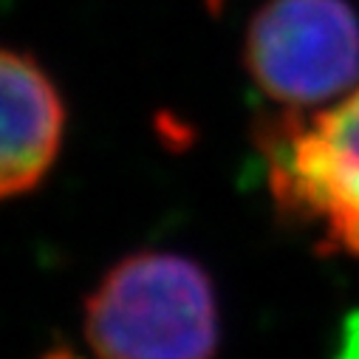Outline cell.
<instances>
[{
	"instance_id": "obj_1",
	"label": "cell",
	"mask_w": 359,
	"mask_h": 359,
	"mask_svg": "<svg viewBox=\"0 0 359 359\" xmlns=\"http://www.w3.org/2000/svg\"><path fill=\"white\" fill-rule=\"evenodd\" d=\"M85 337L100 359H212L218 317L210 278L178 255L125 257L88 297Z\"/></svg>"
},
{
	"instance_id": "obj_3",
	"label": "cell",
	"mask_w": 359,
	"mask_h": 359,
	"mask_svg": "<svg viewBox=\"0 0 359 359\" xmlns=\"http://www.w3.org/2000/svg\"><path fill=\"white\" fill-rule=\"evenodd\" d=\"M275 184L323 215L339 246L359 255V85L289 139Z\"/></svg>"
},
{
	"instance_id": "obj_4",
	"label": "cell",
	"mask_w": 359,
	"mask_h": 359,
	"mask_svg": "<svg viewBox=\"0 0 359 359\" xmlns=\"http://www.w3.org/2000/svg\"><path fill=\"white\" fill-rule=\"evenodd\" d=\"M4 153L0 190L4 196L29 193L51 167L62 136V102L51 79L29 54L4 51Z\"/></svg>"
},
{
	"instance_id": "obj_5",
	"label": "cell",
	"mask_w": 359,
	"mask_h": 359,
	"mask_svg": "<svg viewBox=\"0 0 359 359\" xmlns=\"http://www.w3.org/2000/svg\"><path fill=\"white\" fill-rule=\"evenodd\" d=\"M46 359H76V356H71V353H48Z\"/></svg>"
},
{
	"instance_id": "obj_2",
	"label": "cell",
	"mask_w": 359,
	"mask_h": 359,
	"mask_svg": "<svg viewBox=\"0 0 359 359\" xmlns=\"http://www.w3.org/2000/svg\"><path fill=\"white\" fill-rule=\"evenodd\" d=\"M246 62L286 105H317L359 85V20L345 0H269L252 18Z\"/></svg>"
}]
</instances>
